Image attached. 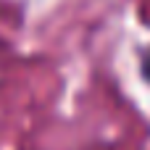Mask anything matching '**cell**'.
Listing matches in <instances>:
<instances>
[{"instance_id": "1", "label": "cell", "mask_w": 150, "mask_h": 150, "mask_svg": "<svg viewBox=\"0 0 150 150\" xmlns=\"http://www.w3.org/2000/svg\"><path fill=\"white\" fill-rule=\"evenodd\" d=\"M140 76L145 84H150V45L140 53Z\"/></svg>"}]
</instances>
